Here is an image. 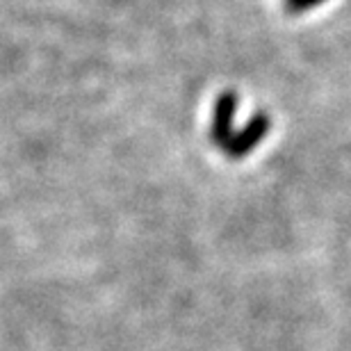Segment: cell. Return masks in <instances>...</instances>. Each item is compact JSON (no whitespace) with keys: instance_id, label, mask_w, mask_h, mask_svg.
<instances>
[{"instance_id":"2","label":"cell","mask_w":351,"mask_h":351,"mask_svg":"<svg viewBox=\"0 0 351 351\" xmlns=\"http://www.w3.org/2000/svg\"><path fill=\"white\" fill-rule=\"evenodd\" d=\"M235 110H237V94L233 89L223 91L215 103L213 125H210V139H213V144H217L219 149H223V146L230 142V137H233Z\"/></svg>"},{"instance_id":"1","label":"cell","mask_w":351,"mask_h":351,"mask_svg":"<svg viewBox=\"0 0 351 351\" xmlns=\"http://www.w3.org/2000/svg\"><path fill=\"white\" fill-rule=\"evenodd\" d=\"M269 128H271L269 117H267L265 112H261V114H256L247 125H244V130L233 132V137H230V142L223 146V151H226V156L233 160L249 156V153L269 135Z\"/></svg>"},{"instance_id":"3","label":"cell","mask_w":351,"mask_h":351,"mask_svg":"<svg viewBox=\"0 0 351 351\" xmlns=\"http://www.w3.org/2000/svg\"><path fill=\"white\" fill-rule=\"evenodd\" d=\"M324 0H287V12L290 14H301V12H308V10H313V7H317L322 5Z\"/></svg>"}]
</instances>
